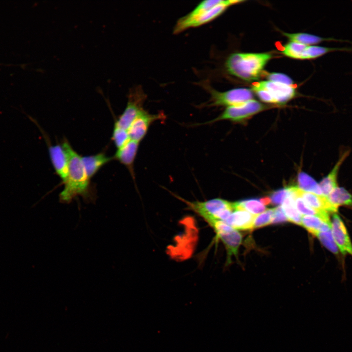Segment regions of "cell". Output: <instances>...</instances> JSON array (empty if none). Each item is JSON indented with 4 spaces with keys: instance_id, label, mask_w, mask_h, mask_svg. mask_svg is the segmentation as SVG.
I'll use <instances>...</instances> for the list:
<instances>
[{
    "instance_id": "cell-1",
    "label": "cell",
    "mask_w": 352,
    "mask_h": 352,
    "mask_svg": "<svg viewBox=\"0 0 352 352\" xmlns=\"http://www.w3.org/2000/svg\"><path fill=\"white\" fill-rule=\"evenodd\" d=\"M68 157V174L64 188L59 194V201L68 204L77 196L86 202H93L95 196L90 190L89 181L86 174L82 157L65 140L62 144Z\"/></svg>"
},
{
    "instance_id": "cell-2",
    "label": "cell",
    "mask_w": 352,
    "mask_h": 352,
    "mask_svg": "<svg viewBox=\"0 0 352 352\" xmlns=\"http://www.w3.org/2000/svg\"><path fill=\"white\" fill-rule=\"evenodd\" d=\"M243 0H205L176 22L173 33L177 34L189 28L207 23L221 15L229 6Z\"/></svg>"
},
{
    "instance_id": "cell-3",
    "label": "cell",
    "mask_w": 352,
    "mask_h": 352,
    "mask_svg": "<svg viewBox=\"0 0 352 352\" xmlns=\"http://www.w3.org/2000/svg\"><path fill=\"white\" fill-rule=\"evenodd\" d=\"M269 53H235L228 56L225 63L227 71L243 80H258L271 58Z\"/></svg>"
},
{
    "instance_id": "cell-4",
    "label": "cell",
    "mask_w": 352,
    "mask_h": 352,
    "mask_svg": "<svg viewBox=\"0 0 352 352\" xmlns=\"http://www.w3.org/2000/svg\"><path fill=\"white\" fill-rule=\"evenodd\" d=\"M172 194L201 217L205 221L210 220H225L233 211V203L221 198H214L203 201H190Z\"/></svg>"
},
{
    "instance_id": "cell-5",
    "label": "cell",
    "mask_w": 352,
    "mask_h": 352,
    "mask_svg": "<svg viewBox=\"0 0 352 352\" xmlns=\"http://www.w3.org/2000/svg\"><path fill=\"white\" fill-rule=\"evenodd\" d=\"M202 86L211 95L208 102L201 106L202 107L235 106L243 103L253 98L252 91L247 88H237L220 92L212 88L206 82L203 83Z\"/></svg>"
},
{
    "instance_id": "cell-6",
    "label": "cell",
    "mask_w": 352,
    "mask_h": 352,
    "mask_svg": "<svg viewBox=\"0 0 352 352\" xmlns=\"http://www.w3.org/2000/svg\"><path fill=\"white\" fill-rule=\"evenodd\" d=\"M146 98L147 95L141 87H135L131 89L126 107L114 125L128 131L134 120L144 110L143 105Z\"/></svg>"
},
{
    "instance_id": "cell-7",
    "label": "cell",
    "mask_w": 352,
    "mask_h": 352,
    "mask_svg": "<svg viewBox=\"0 0 352 352\" xmlns=\"http://www.w3.org/2000/svg\"><path fill=\"white\" fill-rule=\"evenodd\" d=\"M266 108L265 105L252 99L239 105L227 107L218 117L200 124H209L224 120L235 122L241 121Z\"/></svg>"
},
{
    "instance_id": "cell-8",
    "label": "cell",
    "mask_w": 352,
    "mask_h": 352,
    "mask_svg": "<svg viewBox=\"0 0 352 352\" xmlns=\"http://www.w3.org/2000/svg\"><path fill=\"white\" fill-rule=\"evenodd\" d=\"M165 118L163 113L151 114L144 109L134 120L128 130L130 139L140 142L154 122L164 120Z\"/></svg>"
},
{
    "instance_id": "cell-9",
    "label": "cell",
    "mask_w": 352,
    "mask_h": 352,
    "mask_svg": "<svg viewBox=\"0 0 352 352\" xmlns=\"http://www.w3.org/2000/svg\"><path fill=\"white\" fill-rule=\"evenodd\" d=\"M253 85L267 91L276 104H286L293 98L296 94L295 88L293 86L268 80L260 81Z\"/></svg>"
},
{
    "instance_id": "cell-10",
    "label": "cell",
    "mask_w": 352,
    "mask_h": 352,
    "mask_svg": "<svg viewBox=\"0 0 352 352\" xmlns=\"http://www.w3.org/2000/svg\"><path fill=\"white\" fill-rule=\"evenodd\" d=\"M292 193L300 198L311 208L320 211L336 212L337 208L329 201L327 197L302 190L296 186L289 187Z\"/></svg>"
},
{
    "instance_id": "cell-11",
    "label": "cell",
    "mask_w": 352,
    "mask_h": 352,
    "mask_svg": "<svg viewBox=\"0 0 352 352\" xmlns=\"http://www.w3.org/2000/svg\"><path fill=\"white\" fill-rule=\"evenodd\" d=\"M331 230L334 241L341 253L352 256V243L343 221L337 214L333 215Z\"/></svg>"
},
{
    "instance_id": "cell-12",
    "label": "cell",
    "mask_w": 352,
    "mask_h": 352,
    "mask_svg": "<svg viewBox=\"0 0 352 352\" xmlns=\"http://www.w3.org/2000/svg\"><path fill=\"white\" fill-rule=\"evenodd\" d=\"M44 139L48 145L50 160L55 172L64 183L68 174V160L67 154L62 144L51 145L45 138Z\"/></svg>"
},
{
    "instance_id": "cell-13",
    "label": "cell",
    "mask_w": 352,
    "mask_h": 352,
    "mask_svg": "<svg viewBox=\"0 0 352 352\" xmlns=\"http://www.w3.org/2000/svg\"><path fill=\"white\" fill-rule=\"evenodd\" d=\"M216 234L226 248L227 254L226 264H229L231 262L233 256H237L239 247L242 241V236L237 230L229 225L216 232Z\"/></svg>"
},
{
    "instance_id": "cell-14",
    "label": "cell",
    "mask_w": 352,
    "mask_h": 352,
    "mask_svg": "<svg viewBox=\"0 0 352 352\" xmlns=\"http://www.w3.org/2000/svg\"><path fill=\"white\" fill-rule=\"evenodd\" d=\"M139 144V142L130 139L123 147L117 150L113 156V159L127 167L134 180L135 175L133 165Z\"/></svg>"
},
{
    "instance_id": "cell-15",
    "label": "cell",
    "mask_w": 352,
    "mask_h": 352,
    "mask_svg": "<svg viewBox=\"0 0 352 352\" xmlns=\"http://www.w3.org/2000/svg\"><path fill=\"white\" fill-rule=\"evenodd\" d=\"M255 216L244 210H235L223 221L236 230L251 229Z\"/></svg>"
},
{
    "instance_id": "cell-16",
    "label": "cell",
    "mask_w": 352,
    "mask_h": 352,
    "mask_svg": "<svg viewBox=\"0 0 352 352\" xmlns=\"http://www.w3.org/2000/svg\"><path fill=\"white\" fill-rule=\"evenodd\" d=\"M349 153V151L344 152L330 173L319 183L323 196L327 197L333 189L338 186L337 177L339 169L342 164L348 156Z\"/></svg>"
},
{
    "instance_id": "cell-17",
    "label": "cell",
    "mask_w": 352,
    "mask_h": 352,
    "mask_svg": "<svg viewBox=\"0 0 352 352\" xmlns=\"http://www.w3.org/2000/svg\"><path fill=\"white\" fill-rule=\"evenodd\" d=\"M113 157H108L104 153L82 157V160L86 174L90 180L105 164Z\"/></svg>"
},
{
    "instance_id": "cell-18",
    "label": "cell",
    "mask_w": 352,
    "mask_h": 352,
    "mask_svg": "<svg viewBox=\"0 0 352 352\" xmlns=\"http://www.w3.org/2000/svg\"><path fill=\"white\" fill-rule=\"evenodd\" d=\"M301 225L309 233L316 235L319 232L331 230L330 222L316 216L305 215L302 217Z\"/></svg>"
},
{
    "instance_id": "cell-19",
    "label": "cell",
    "mask_w": 352,
    "mask_h": 352,
    "mask_svg": "<svg viewBox=\"0 0 352 352\" xmlns=\"http://www.w3.org/2000/svg\"><path fill=\"white\" fill-rule=\"evenodd\" d=\"M289 194L286 198L281 206L287 219V220L298 225H301L302 216L297 210L294 201V197L290 190Z\"/></svg>"
},
{
    "instance_id": "cell-20",
    "label": "cell",
    "mask_w": 352,
    "mask_h": 352,
    "mask_svg": "<svg viewBox=\"0 0 352 352\" xmlns=\"http://www.w3.org/2000/svg\"><path fill=\"white\" fill-rule=\"evenodd\" d=\"M327 197L337 209L340 206H352V195L344 188L337 186Z\"/></svg>"
},
{
    "instance_id": "cell-21",
    "label": "cell",
    "mask_w": 352,
    "mask_h": 352,
    "mask_svg": "<svg viewBox=\"0 0 352 352\" xmlns=\"http://www.w3.org/2000/svg\"><path fill=\"white\" fill-rule=\"evenodd\" d=\"M283 34L288 38L291 42H294L307 45H312L325 41H337L332 38H324L305 33H288L283 32Z\"/></svg>"
},
{
    "instance_id": "cell-22",
    "label": "cell",
    "mask_w": 352,
    "mask_h": 352,
    "mask_svg": "<svg viewBox=\"0 0 352 352\" xmlns=\"http://www.w3.org/2000/svg\"><path fill=\"white\" fill-rule=\"evenodd\" d=\"M234 210L246 211L254 215L260 214L265 210L264 204L261 199H247L233 203Z\"/></svg>"
},
{
    "instance_id": "cell-23",
    "label": "cell",
    "mask_w": 352,
    "mask_h": 352,
    "mask_svg": "<svg viewBox=\"0 0 352 352\" xmlns=\"http://www.w3.org/2000/svg\"><path fill=\"white\" fill-rule=\"evenodd\" d=\"M298 183L299 188L304 191L323 195L319 184L305 173L300 172L298 174Z\"/></svg>"
},
{
    "instance_id": "cell-24",
    "label": "cell",
    "mask_w": 352,
    "mask_h": 352,
    "mask_svg": "<svg viewBox=\"0 0 352 352\" xmlns=\"http://www.w3.org/2000/svg\"><path fill=\"white\" fill-rule=\"evenodd\" d=\"M307 46V45L290 42L283 46L282 53L291 58L303 60L304 54Z\"/></svg>"
},
{
    "instance_id": "cell-25",
    "label": "cell",
    "mask_w": 352,
    "mask_h": 352,
    "mask_svg": "<svg viewBox=\"0 0 352 352\" xmlns=\"http://www.w3.org/2000/svg\"><path fill=\"white\" fill-rule=\"evenodd\" d=\"M112 139L118 149L126 144L130 140V138L127 130L114 125Z\"/></svg>"
},
{
    "instance_id": "cell-26",
    "label": "cell",
    "mask_w": 352,
    "mask_h": 352,
    "mask_svg": "<svg viewBox=\"0 0 352 352\" xmlns=\"http://www.w3.org/2000/svg\"><path fill=\"white\" fill-rule=\"evenodd\" d=\"M322 243L330 251L334 254H337L338 248L333 238L331 230L319 232L315 235Z\"/></svg>"
},
{
    "instance_id": "cell-27",
    "label": "cell",
    "mask_w": 352,
    "mask_h": 352,
    "mask_svg": "<svg viewBox=\"0 0 352 352\" xmlns=\"http://www.w3.org/2000/svg\"><path fill=\"white\" fill-rule=\"evenodd\" d=\"M274 213V208L269 209L263 213L255 216L253 228H259L272 223Z\"/></svg>"
},
{
    "instance_id": "cell-28",
    "label": "cell",
    "mask_w": 352,
    "mask_h": 352,
    "mask_svg": "<svg viewBox=\"0 0 352 352\" xmlns=\"http://www.w3.org/2000/svg\"><path fill=\"white\" fill-rule=\"evenodd\" d=\"M266 76L268 81L288 86H293L294 83L292 80L286 74L272 72L267 74Z\"/></svg>"
},
{
    "instance_id": "cell-29",
    "label": "cell",
    "mask_w": 352,
    "mask_h": 352,
    "mask_svg": "<svg viewBox=\"0 0 352 352\" xmlns=\"http://www.w3.org/2000/svg\"><path fill=\"white\" fill-rule=\"evenodd\" d=\"M288 194V188L279 190L272 194L270 198V201L275 204H282Z\"/></svg>"
},
{
    "instance_id": "cell-30",
    "label": "cell",
    "mask_w": 352,
    "mask_h": 352,
    "mask_svg": "<svg viewBox=\"0 0 352 352\" xmlns=\"http://www.w3.org/2000/svg\"><path fill=\"white\" fill-rule=\"evenodd\" d=\"M287 220V219L281 206L274 208V213L272 221V223H282Z\"/></svg>"
}]
</instances>
